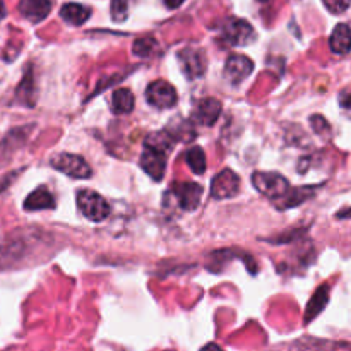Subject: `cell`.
Listing matches in <instances>:
<instances>
[{"mask_svg": "<svg viewBox=\"0 0 351 351\" xmlns=\"http://www.w3.org/2000/svg\"><path fill=\"white\" fill-rule=\"evenodd\" d=\"M252 184L263 195L269 197L271 201L278 202L290 192V184L287 178L280 173H267V171H256L252 175Z\"/></svg>", "mask_w": 351, "mask_h": 351, "instance_id": "6da1fadb", "label": "cell"}, {"mask_svg": "<svg viewBox=\"0 0 351 351\" xmlns=\"http://www.w3.org/2000/svg\"><path fill=\"white\" fill-rule=\"evenodd\" d=\"M77 208L79 211L84 215V218H88L89 221L101 223L112 213L108 202L105 201V197L98 194L95 191H79L77 192Z\"/></svg>", "mask_w": 351, "mask_h": 351, "instance_id": "7a4b0ae2", "label": "cell"}, {"mask_svg": "<svg viewBox=\"0 0 351 351\" xmlns=\"http://www.w3.org/2000/svg\"><path fill=\"white\" fill-rule=\"evenodd\" d=\"M221 36L232 47H249V45H252L256 41L257 34L256 29L250 26L249 21L230 17L228 21L223 23Z\"/></svg>", "mask_w": 351, "mask_h": 351, "instance_id": "3957f363", "label": "cell"}, {"mask_svg": "<svg viewBox=\"0 0 351 351\" xmlns=\"http://www.w3.org/2000/svg\"><path fill=\"white\" fill-rule=\"evenodd\" d=\"M50 165L55 168V170L62 171L67 177L72 178H89L93 175L91 167L86 163V160L79 154H71V153H58L55 154L50 160Z\"/></svg>", "mask_w": 351, "mask_h": 351, "instance_id": "277c9868", "label": "cell"}, {"mask_svg": "<svg viewBox=\"0 0 351 351\" xmlns=\"http://www.w3.org/2000/svg\"><path fill=\"white\" fill-rule=\"evenodd\" d=\"M146 99L151 106L160 110L173 108L178 101L177 91L173 86L165 79H156L146 89Z\"/></svg>", "mask_w": 351, "mask_h": 351, "instance_id": "5b68a950", "label": "cell"}, {"mask_svg": "<svg viewBox=\"0 0 351 351\" xmlns=\"http://www.w3.org/2000/svg\"><path fill=\"white\" fill-rule=\"evenodd\" d=\"M177 60L180 64L182 72L189 79H197L206 74L208 67V58L202 48H182L177 55Z\"/></svg>", "mask_w": 351, "mask_h": 351, "instance_id": "8992f818", "label": "cell"}, {"mask_svg": "<svg viewBox=\"0 0 351 351\" xmlns=\"http://www.w3.org/2000/svg\"><path fill=\"white\" fill-rule=\"evenodd\" d=\"M167 151L144 144V151L143 154H141V168H143L154 182L163 180L165 171H167Z\"/></svg>", "mask_w": 351, "mask_h": 351, "instance_id": "52a82bcc", "label": "cell"}, {"mask_svg": "<svg viewBox=\"0 0 351 351\" xmlns=\"http://www.w3.org/2000/svg\"><path fill=\"white\" fill-rule=\"evenodd\" d=\"M171 194L175 201L184 211H195L201 206L202 187L194 182H182V184L171 185Z\"/></svg>", "mask_w": 351, "mask_h": 351, "instance_id": "ba28073f", "label": "cell"}, {"mask_svg": "<svg viewBox=\"0 0 351 351\" xmlns=\"http://www.w3.org/2000/svg\"><path fill=\"white\" fill-rule=\"evenodd\" d=\"M240 192V178L233 170H223L216 175L211 182V195L218 201L232 199L239 195Z\"/></svg>", "mask_w": 351, "mask_h": 351, "instance_id": "9c48e42d", "label": "cell"}, {"mask_svg": "<svg viewBox=\"0 0 351 351\" xmlns=\"http://www.w3.org/2000/svg\"><path fill=\"white\" fill-rule=\"evenodd\" d=\"M254 71V64L249 57L245 55L233 53L230 55L228 60H226L225 69H223V74L228 79L232 84H240L242 81H245Z\"/></svg>", "mask_w": 351, "mask_h": 351, "instance_id": "30bf717a", "label": "cell"}, {"mask_svg": "<svg viewBox=\"0 0 351 351\" xmlns=\"http://www.w3.org/2000/svg\"><path fill=\"white\" fill-rule=\"evenodd\" d=\"M223 112L221 101L216 98H204L199 101V105L194 110V119L195 122L201 125L211 127L218 122L219 115Z\"/></svg>", "mask_w": 351, "mask_h": 351, "instance_id": "8fae6325", "label": "cell"}, {"mask_svg": "<svg viewBox=\"0 0 351 351\" xmlns=\"http://www.w3.org/2000/svg\"><path fill=\"white\" fill-rule=\"evenodd\" d=\"M50 0H21L19 12L29 23H41L50 14Z\"/></svg>", "mask_w": 351, "mask_h": 351, "instance_id": "7c38bea8", "label": "cell"}, {"mask_svg": "<svg viewBox=\"0 0 351 351\" xmlns=\"http://www.w3.org/2000/svg\"><path fill=\"white\" fill-rule=\"evenodd\" d=\"M55 208V199L45 187L36 189L31 192L24 201V209L26 211H43V209H53Z\"/></svg>", "mask_w": 351, "mask_h": 351, "instance_id": "4fadbf2b", "label": "cell"}, {"mask_svg": "<svg viewBox=\"0 0 351 351\" xmlns=\"http://www.w3.org/2000/svg\"><path fill=\"white\" fill-rule=\"evenodd\" d=\"M91 16V9L81 3H65L60 9V17L72 26H81Z\"/></svg>", "mask_w": 351, "mask_h": 351, "instance_id": "5bb4252c", "label": "cell"}, {"mask_svg": "<svg viewBox=\"0 0 351 351\" xmlns=\"http://www.w3.org/2000/svg\"><path fill=\"white\" fill-rule=\"evenodd\" d=\"M351 33H350V26L348 24H338L335 27L331 34V40H329V45H331L332 53L338 55H346L350 51V40H351Z\"/></svg>", "mask_w": 351, "mask_h": 351, "instance_id": "9a60e30c", "label": "cell"}, {"mask_svg": "<svg viewBox=\"0 0 351 351\" xmlns=\"http://www.w3.org/2000/svg\"><path fill=\"white\" fill-rule=\"evenodd\" d=\"M134 95L130 89L127 88H120L113 93V98H112V110L113 113L117 115H127L134 110Z\"/></svg>", "mask_w": 351, "mask_h": 351, "instance_id": "2e32d148", "label": "cell"}, {"mask_svg": "<svg viewBox=\"0 0 351 351\" xmlns=\"http://www.w3.org/2000/svg\"><path fill=\"white\" fill-rule=\"evenodd\" d=\"M314 194H315V187L290 189V192H288V194L281 199L280 208L288 209V208H295V206H300L302 202L308 201V199H311Z\"/></svg>", "mask_w": 351, "mask_h": 351, "instance_id": "e0dca14e", "label": "cell"}, {"mask_svg": "<svg viewBox=\"0 0 351 351\" xmlns=\"http://www.w3.org/2000/svg\"><path fill=\"white\" fill-rule=\"evenodd\" d=\"M329 300V287H321L312 297L311 304L307 307V314H305V322L312 321V319L317 317L321 314V311H324L326 304Z\"/></svg>", "mask_w": 351, "mask_h": 351, "instance_id": "ac0fdd59", "label": "cell"}, {"mask_svg": "<svg viewBox=\"0 0 351 351\" xmlns=\"http://www.w3.org/2000/svg\"><path fill=\"white\" fill-rule=\"evenodd\" d=\"M158 50H160V43H158L153 36L139 38V40L134 41L132 51L134 55H137V57L141 58L153 57L154 53H158Z\"/></svg>", "mask_w": 351, "mask_h": 351, "instance_id": "d6986e66", "label": "cell"}, {"mask_svg": "<svg viewBox=\"0 0 351 351\" xmlns=\"http://www.w3.org/2000/svg\"><path fill=\"white\" fill-rule=\"evenodd\" d=\"M185 161L191 167V170L194 171L195 175H202L208 168V163H206V154L201 147H191L185 154Z\"/></svg>", "mask_w": 351, "mask_h": 351, "instance_id": "ffe728a7", "label": "cell"}, {"mask_svg": "<svg viewBox=\"0 0 351 351\" xmlns=\"http://www.w3.org/2000/svg\"><path fill=\"white\" fill-rule=\"evenodd\" d=\"M130 2L132 0H112V19L115 23H123L129 17Z\"/></svg>", "mask_w": 351, "mask_h": 351, "instance_id": "44dd1931", "label": "cell"}, {"mask_svg": "<svg viewBox=\"0 0 351 351\" xmlns=\"http://www.w3.org/2000/svg\"><path fill=\"white\" fill-rule=\"evenodd\" d=\"M322 2L332 14H343L350 7V0H322Z\"/></svg>", "mask_w": 351, "mask_h": 351, "instance_id": "7402d4cb", "label": "cell"}, {"mask_svg": "<svg viewBox=\"0 0 351 351\" xmlns=\"http://www.w3.org/2000/svg\"><path fill=\"white\" fill-rule=\"evenodd\" d=\"M311 122H312V127H314V130L317 134H322V130H326V132H329V123L326 122L324 119H322V117H319V115H314L311 119Z\"/></svg>", "mask_w": 351, "mask_h": 351, "instance_id": "603a6c76", "label": "cell"}, {"mask_svg": "<svg viewBox=\"0 0 351 351\" xmlns=\"http://www.w3.org/2000/svg\"><path fill=\"white\" fill-rule=\"evenodd\" d=\"M185 0H165V3H167L168 9H178V7L184 3Z\"/></svg>", "mask_w": 351, "mask_h": 351, "instance_id": "cb8c5ba5", "label": "cell"}, {"mask_svg": "<svg viewBox=\"0 0 351 351\" xmlns=\"http://www.w3.org/2000/svg\"><path fill=\"white\" fill-rule=\"evenodd\" d=\"M5 14H7L5 3H3V0H0V19H2V17H5Z\"/></svg>", "mask_w": 351, "mask_h": 351, "instance_id": "d4e9b609", "label": "cell"}, {"mask_svg": "<svg viewBox=\"0 0 351 351\" xmlns=\"http://www.w3.org/2000/svg\"><path fill=\"white\" fill-rule=\"evenodd\" d=\"M259 2H269V0H259Z\"/></svg>", "mask_w": 351, "mask_h": 351, "instance_id": "484cf974", "label": "cell"}]
</instances>
